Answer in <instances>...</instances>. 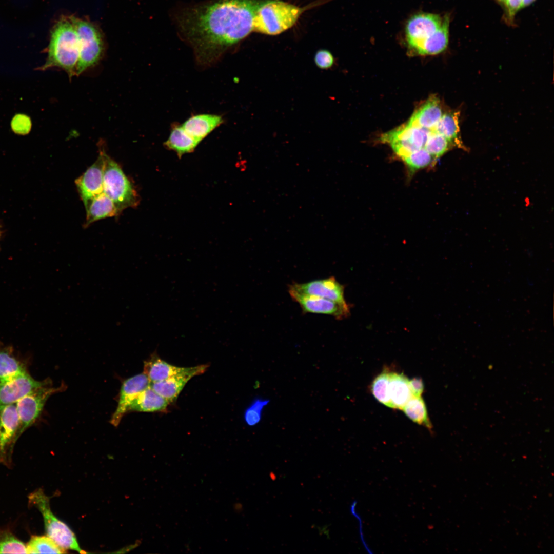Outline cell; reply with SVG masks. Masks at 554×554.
I'll return each instance as SVG.
<instances>
[{
    "mask_svg": "<svg viewBox=\"0 0 554 554\" xmlns=\"http://www.w3.org/2000/svg\"><path fill=\"white\" fill-rule=\"evenodd\" d=\"M260 1L213 0L184 9L179 16V28L197 60L212 62L253 31Z\"/></svg>",
    "mask_w": 554,
    "mask_h": 554,
    "instance_id": "6da1fadb",
    "label": "cell"
},
{
    "mask_svg": "<svg viewBox=\"0 0 554 554\" xmlns=\"http://www.w3.org/2000/svg\"><path fill=\"white\" fill-rule=\"evenodd\" d=\"M78 58V43L74 25L71 20L61 19L51 31L47 58L39 70L58 68L71 78L76 75Z\"/></svg>",
    "mask_w": 554,
    "mask_h": 554,
    "instance_id": "7a4b0ae2",
    "label": "cell"
},
{
    "mask_svg": "<svg viewBox=\"0 0 554 554\" xmlns=\"http://www.w3.org/2000/svg\"><path fill=\"white\" fill-rule=\"evenodd\" d=\"M303 9L281 0L260 1L255 12L253 31L276 35L292 27Z\"/></svg>",
    "mask_w": 554,
    "mask_h": 554,
    "instance_id": "3957f363",
    "label": "cell"
},
{
    "mask_svg": "<svg viewBox=\"0 0 554 554\" xmlns=\"http://www.w3.org/2000/svg\"><path fill=\"white\" fill-rule=\"evenodd\" d=\"M103 192L114 203L119 213L128 208H135L140 197L132 183L120 166L105 152Z\"/></svg>",
    "mask_w": 554,
    "mask_h": 554,
    "instance_id": "277c9868",
    "label": "cell"
},
{
    "mask_svg": "<svg viewBox=\"0 0 554 554\" xmlns=\"http://www.w3.org/2000/svg\"><path fill=\"white\" fill-rule=\"evenodd\" d=\"M28 501L29 505L35 506L41 513L47 536L64 549L75 550L81 553H86L80 547L76 537L71 529L52 512L49 498L42 489L30 493Z\"/></svg>",
    "mask_w": 554,
    "mask_h": 554,
    "instance_id": "5b68a950",
    "label": "cell"
},
{
    "mask_svg": "<svg viewBox=\"0 0 554 554\" xmlns=\"http://www.w3.org/2000/svg\"><path fill=\"white\" fill-rule=\"evenodd\" d=\"M71 20L78 43L79 58L76 72L78 76L98 63L103 55L104 44L100 32L93 24L77 18Z\"/></svg>",
    "mask_w": 554,
    "mask_h": 554,
    "instance_id": "8992f818",
    "label": "cell"
},
{
    "mask_svg": "<svg viewBox=\"0 0 554 554\" xmlns=\"http://www.w3.org/2000/svg\"><path fill=\"white\" fill-rule=\"evenodd\" d=\"M63 387H53L49 385L39 387L16 403L19 421L18 439L37 421L49 397L62 391Z\"/></svg>",
    "mask_w": 554,
    "mask_h": 554,
    "instance_id": "52a82bcc",
    "label": "cell"
},
{
    "mask_svg": "<svg viewBox=\"0 0 554 554\" xmlns=\"http://www.w3.org/2000/svg\"><path fill=\"white\" fill-rule=\"evenodd\" d=\"M50 382L37 381L28 371L0 380V406L15 404L24 397Z\"/></svg>",
    "mask_w": 554,
    "mask_h": 554,
    "instance_id": "ba28073f",
    "label": "cell"
},
{
    "mask_svg": "<svg viewBox=\"0 0 554 554\" xmlns=\"http://www.w3.org/2000/svg\"><path fill=\"white\" fill-rule=\"evenodd\" d=\"M19 426L16 403L0 406V463L7 466L11 464Z\"/></svg>",
    "mask_w": 554,
    "mask_h": 554,
    "instance_id": "9c48e42d",
    "label": "cell"
},
{
    "mask_svg": "<svg viewBox=\"0 0 554 554\" xmlns=\"http://www.w3.org/2000/svg\"><path fill=\"white\" fill-rule=\"evenodd\" d=\"M288 292L292 299L299 304L305 313L329 315L338 320L346 318L350 314L348 304L344 305L327 299L301 294L291 290H288Z\"/></svg>",
    "mask_w": 554,
    "mask_h": 554,
    "instance_id": "30bf717a",
    "label": "cell"
},
{
    "mask_svg": "<svg viewBox=\"0 0 554 554\" xmlns=\"http://www.w3.org/2000/svg\"><path fill=\"white\" fill-rule=\"evenodd\" d=\"M105 152L103 148L100 150L96 161L75 181L85 206L92 199L103 192Z\"/></svg>",
    "mask_w": 554,
    "mask_h": 554,
    "instance_id": "8fae6325",
    "label": "cell"
},
{
    "mask_svg": "<svg viewBox=\"0 0 554 554\" xmlns=\"http://www.w3.org/2000/svg\"><path fill=\"white\" fill-rule=\"evenodd\" d=\"M288 290L327 299L344 305L348 304L344 298V286L333 276L304 283H295L289 286Z\"/></svg>",
    "mask_w": 554,
    "mask_h": 554,
    "instance_id": "7c38bea8",
    "label": "cell"
},
{
    "mask_svg": "<svg viewBox=\"0 0 554 554\" xmlns=\"http://www.w3.org/2000/svg\"><path fill=\"white\" fill-rule=\"evenodd\" d=\"M442 19L439 15L432 13H420L411 16L405 27L409 48L411 50L433 34L441 26Z\"/></svg>",
    "mask_w": 554,
    "mask_h": 554,
    "instance_id": "4fadbf2b",
    "label": "cell"
},
{
    "mask_svg": "<svg viewBox=\"0 0 554 554\" xmlns=\"http://www.w3.org/2000/svg\"><path fill=\"white\" fill-rule=\"evenodd\" d=\"M150 382L143 372L134 375L124 381L119 394L116 409L113 414L110 423L117 427L124 416L138 395L150 386Z\"/></svg>",
    "mask_w": 554,
    "mask_h": 554,
    "instance_id": "5bb4252c",
    "label": "cell"
},
{
    "mask_svg": "<svg viewBox=\"0 0 554 554\" xmlns=\"http://www.w3.org/2000/svg\"><path fill=\"white\" fill-rule=\"evenodd\" d=\"M208 365H200L191 367L190 369L165 380L150 383V387L158 394L170 403L174 402L187 383L193 377L205 372Z\"/></svg>",
    "mask_w": 554,
    "mask_h": 554,
    "instance_id": "9a60e30c",
    "label": "cell"
},
{
    "mask_svg": "<svg viewBox=\"0 0 554 554\" xmlns=\"http://www.w3.org/2000/svg\"><path fill=\"white\" fill-rule=\"evenodd\" d=\"M443 114L440 100L432 95L414 113L407 125L431 130Z\"/></svg>",
    "mask_w": 554,
    "mask_h": 554,
    "instance_id": "2e32d148",
    "label": "cell"
},
{
    "mask_svg": "<svg viewBox=\"0 0 554 554\" xmlns=\"http://www.w3.org/2000/svg\"><path fill=\"white\" fill-rule=\"evenodd\" d=\"M450 18L445 15L438 30L411 50L420 55H435L444 51L448 45Z\"/></svg>",
    "mask_w": 554,
    "mask_h": 554,
    "instance_id": "e0dca14e",
    "label": "cell"
},
{
    "mask_svg": "<svg viewBox=\"0 0 554 554\" xmlns=\"http://www.w3.org/2000/svg\"><path fill=\"white\" fill-rule=\"evenodd\" d=\"M223 122L220 115L202 114L192 116L181 125L189 135L200 142Z\"/></svg>",
    "mask_w": 554,
    "mask_h": 554,
    "instance_id": "ac0fdd59",
    "label": "cell"
},
{
    "mask_svg": "<svg viewBox=\"0 0 554 554\" xmlns=\"http://www.w3.org/2000/svg\"><path fill=\"white\" fill-rule=\"evenodd\" d=\"M190 367H181L171 365L161 359L154 352L144 361V373L150 383L165 380L172 376L188 371Z\"/></svg>",
    "mask_w": 554,
    "mask_h": 554,
    "instance_id": "d6986e66",
    "label": "cell"
},
{
    "mask_svg": "<svg viewBox=\"0 0 554 554\" xmlns=\"http://www.w3.org/2000/svg\"><path fill=\"white\" fill-rule=\"evenodd\" d=\"M85 207L86 211L85 227L98 220L120 214L113 201L104 192L92 199Z\"/></svg>",
    "mask_w": 554,
    "mask_h": 554,
    "instance_id": "ffe728a7",
    "label": "cell"
},
{
    "mask_svg": "<svg viewBox=\"0 0 554 554\" xmlns=\"http://www.w3.org/2000/svg\"><path fill=\"white\" fill-rule=\"evenodd\" d=\"M430 132V129L405 124L385 133L380 140L382 142L389 144L394 141L409 140L420 149L424 148Z\"/></svg>",
    "mask_w": 554,
    "mask_h": 554,
    "instance_id": "44dd1931",
    "label": "cell"
},
{
    "mask_svg": "<svg viewBox=\"0 0 554 554\" xmlns=\"http://www.w3.org/2000/svg\"><path fill=\"white\" fill-rule=\"evenodd\" d=\"M170 403L149 386L140 393L131 404L129 411L165 412Z\"/></svg>",
    "mask_w": 554,
    "mask_h": 554,
    "instance_id": "7402d4cb",
    "label": "cell"
},
{
    "mask_svg": "<svg viewBox=\"0 0 554 554\" xmlns=\"http://www.w3.org/2000/svg\"><path fill=\"white\" fill-rule=\"evenodd\" d=\"M409 381L403 373L389 372V395L391 408L402 409L412 397Z\"/></svg>",
    "mask_w": 554,
    "mask_h": 554,
    "instance_id": "603a6c76",
    "label": "cell"
},
{
    "mask_svg": "<svg viewBox=\"0 0 554 554\" xmlns=\"http://www.w3.org/2000/svg\"><path fill=\"white\" fill-rule=\"evenodd\" d=\"M459 116V111L445 113L431 130L447 138L453 145L463 148L460 138Z\"/></svg>",
    "mask_w": 554,
    "mask_h": 554,
    "instance_id": "cb8c5ba5",
    "label": "cell"
},
{
    "mask_svg": "<svg viewBox=\"0 0 554 554\" xmlns=\"http://www.w3.org/2000/svg\"><path fill=\"white\" fill-rule=\"evenodd\" d=\"M199 143L189 135L182 125H176L173 126L164 145L181 156L185 153L193 152Z\"/></svg>",
    "mask_w": 554,
    "mask_h": 554,
    "instance_id": "d4e9b609",
    "label": "cell"
},
{
    "mask_svg": "<svg viewBox=\"0 0 554 554\" xmlns=\"http://www.w3.org/2000/svg\"><path fill=\"white\" fill-rule=\"evenodd\" d=\"M27 370L24 362L15 355L12 347L0 343V380Z\"/></svg>",
    "mask_w": 554,
    "mask_h": 554,
    "instance_id": "484cf974",
    "label": "cell"
},
{
    "mask_svg": "<svg viewBox=\"0 0 554 554\" xmlns=\"http://www.w3.org/2000/svg\"><path fill=\"white\" fill-rule=\"evenodd\" d=\"M412 421L423 425L429 430L432 426L429 419L426 407L421 397H412L402 409Z\"/></svg>",
    "mask_w": 554,
    "mask_h": 554,
    "instance_id": "4316f807",
    "label": "cell"
},
{
    "mask_svg": "<svg viewBox=\"0 0 554 554\" xmlns=\"http://www.w3.org/2000/svg\"><path fill=\"white\" fill-rule=\"evenodd\" d=\"M27 553H65V549L45 536H32L26 544Z\"/></svg>",
    "mask_w": 554,
    "mask_h": 554,
    "instance_id": "83f0119b",
    "label": "cell"
},
{
    "mask_svg": "<svg viewBox=\"0 0 554 554\" xmlns=\"http://www.w3.org/2000/svg\"><path fill=\"white\" fill-rule=\"evenodd\" d=\"M0 553H27L26 545L8 529H0Z\"/></svg>",
    "mask_w": 554,
    "mask_h": 554,
    "instance_id": "f1b7e54d",
    "label": "cell"
},
{
    "mask_svg": "<svg viewBox=\"0 0 554 554\" xmlns=\"http://www.w3.org/2000/svg\"><path fill=\"white\" fill-rule=\"evenodd\" d=\"M452 145L447 138L431 130L424 148L435 160L443 155Z\"/></svg>",
    "mask_w": 554,
    "mask_h": 554,
    "instance_id": "f546056e",
    "label": "cell"
},
{
    "mask_svg": "<svg viewBox=\"0 0 554 554\" xmlns=\"http://www.w3.org/2000/svg\"><path fill=\"white\" fill-rule=\"evenodd\" d=\"M371 391L379 402L391 408L389 395V372H383L374 379L371 385Z\"/></svg>",
    "mask_w": 554,
    "mask_h": 554,
    "instance_id": "4dcf8cb0",
    "label": "cell"
},
{
    "mask_svg": "<svg viewBox=\"0 0 554 554\" xmlns=\"http://www.w3.org/2000/svg\"><path fill=\"white\" fill-rule=\"evenodd\" d=\"M269 403V399L260 398L254 399L244 411V420L246 424L251 427L259 424L262 419L263 409Z\"/></svg>",
    "mask_w": 554,
    "mask_h": 554,
    "instance_id": "1f68e13d",
    "label": "cell"
},
{
    "mask_svg": "<svg viewBox=\"0 0 554 554\" xmlns=\"http://www.w3.org/2000/svg\"><path fill=\"white\" fill-rule=\"evenodd\" d=\"M403 160L410 172H414L430 165L434 159L424 148H421L412 152Z\"/></svg>",
    "mask_w": 554,
    "mask_h": 554,
    "instance_id": "d6a6232c",
    "label": "cell"
},
{
    "mask_svg": "<svg viewBox=\"0 0 554 554\" xmlns=\"http://www.w3.org/2000/svg\"><path fill=\"white\" fill-rule=\"evenodd\" d=\"M314 59L316 65L322 69H328L331 68L334 63V57L332 54L328 50L325 49L318 51Z\"/></svg>",
    "mask_w": 554,
    "mask_h": 554,
    "instance_id": "836d02e7",
    "label": "cell"
},
{
    "mask_svg": "<svg viewBox=\"0 0 554 554\" xmlns=\"http://www.w3.org/2000/svg\"><path fill=\"white\" fill-rule=\"evenodd\" d=\"M523 0H506L504 6L506 14V18L509 23H511L516 14L522 8Z\"/></svg>",
    "mask_w": 554,
    "mask_h": 554,
    "instance_id": "e575fe53",
    "label": "cell"
},
{
    "mask_svg": "<svg viewBox=\"0 0 554 554\" xmlns=\"http://www.w3.org/2000/svg\"><path fill=\"white\" fill-rule=\"evenodd\" d=\"M409 387L412 397H421L424 390V385L421 379L413 378L409 381Z\"/></svg>",
    "mask_w": 554,
    "mask_h": 554,
    "instance_id": "d590c367",
    "label": "cell"
},
{
    "mask_svg": "<svg viewBox=\"0 0 554 554\" xmlns=\"http://www.w3.org/2000/svg\"><path fill=\"white\" fill-rule=\"evenodd\" d=\"M536 0H523L522 8L531 4Z\"/></svg>",
    "mask_w": 554,
    "mask_h": 554,
    "instance_id": "8d00e7d4",
    "label": "cell"
},
{
    "mask_svg": "<svg viewBox=\"0 0 554 554\" xmlns=\"http://www.w3.org/2000/svg\"><path fill=\"white\" fill-rule=\"evenodd\" d=\"M497 1L498 2H499L500 4H501V5H505V2H506V0H497Z\"/></svg>",
    "mask_w": 554,
    "mask_h": 554,
    "instance_id": "74e56055",
    "label": "cell"
},
{
    "mask_svg": "<svg viewBox=\"0 0 554 554\" xmlns=\"http://www.w3.org/2000/svg\"><path fill=\"white\" fill-rule=\"evenodd\" d=\"M2 229H1V228H0V238H1V236L2 235Z\"/></svg>",
    "mask_w": 554,
    "mask_h": 554,
    "instance_id": "f35d334b",
    "label": "cell"
},
{
    "mask_svg": "<svg viewBox=\"0 0 554 554\" xmlns=\"http://www.w3.org/2000/svg\"><path fill=\"white\" fill-rule=\"evenodd\" d=\"M0 228H1V224H0Z\"/></svg>",
    "mask_w": 554,
    "mask_h": 554,
    "instance_id": "ab89813d",
    "label": "cell"
}]
</instances>
